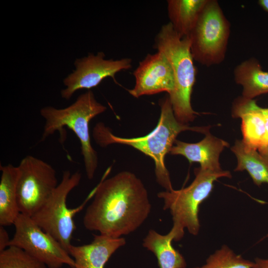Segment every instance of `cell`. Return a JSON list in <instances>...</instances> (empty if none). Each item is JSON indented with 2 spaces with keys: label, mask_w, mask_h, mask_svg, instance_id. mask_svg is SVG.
Returning <instances> with one entry per match:
<instances>
[{
  "label": "cell",
  "mask_w": 268,
  "mask_h": 268,
  "mask_svg": "<svg viewBox=\"0 0 268 268\" xmlns=\"http://www.w3.org/2000/svg\"><path fill=\"white\" fill-rule=\"evenodd\" d=\"M110 170L94 188L83 223L89 231L117 238L137 230L148 218L151 204L145 187L135 174L122 171L106 179Z\"/></svg>",
  "instance_id": "cell-1"
},
{
  "label": "cell",
  "mask_w": 268,
  "mask_h": 268,
  "mask_svg": "<svg viewBox=\"0 0 268 268\" xmlns=\"http://www.w3.org/2000/svg\"><path fill=\"white\" fill-rule=\"evenodd\" d=\"M160 115L155 128L147 134L137 137L125 138L114 135L102 123H98L93 129V135L97 143L102 147L113 143L131 146L151 158L155 164L156 181L166 191L173 190L169 173L166 167L165 158L174 145L176 138L182 132L191 131L205 134L209 126L190 127L177 121L172 104L166 96L159 101Z\"/></svg>",
  "instance_id": "cell-2"
},
{
  "label": "cell",
  "mask_w": 268,
  "mask_h": 268,
  "mask_svg": "<svg viewBox=\"0 0 268 268\" xmlns=\"http://www.w3.org/2000/svg\"><path fill=\"white\" fill-rule=\"evenodd\" d=\"M155 48L168 60L173 72L174 89L168 95L175 118L187 125L199 113L191 103V94L196 81V69L188 37L181 38L170 22L163 25L155 38Z\"/></svg>",
  "instance_id": "cell-3"
},
{
  "label": "cell",
  "mask_w": 268,
  "mask_h": 268,
  "mask_svg": "<svg viewBox=\"0 0 268 268\" xmlns=\"http://www.w3.org/2000/svg\"><path fill=\"white\" fill-rule=\"evenodd\" d=\"M106 109L96 100L93 92L88 90L65 108L46 106L40 110V115L45 120L41 139L45 140L57 131L62 132L64 127L71 130L80 141L85 171L89 180L94 178L98 164L97 153L91 142L89 123Z\"/></svg>",
  "instance_id": "cell-4"
},
{
  "label": "cell",
  "mask_w": 268,
  "mask_h": 268,
  "mask_svg": "<svg viewBox=\"0 0 268 268\" xmlns=\"http://www.w3.org/2000/svg\"><path fill=\"white\" fill-rule=\"evenodd\" d=\"M195 174L194 180L186 188L162 191L157 195L163 201V209L169 210L172 215V228L177 233L176 241L183 237L185 228L192 235L198 234L201 204L210 195L215 181L221 177H231L228 171H214L201 167L195 169Z\"/></svg>",
  "instance_id": "cell-5"
},
{
  "label": "cell",
  "mask_w": 268,
  "mask_h": 268,
  "mask_svg": "<svg viewBox=\"0 0 268 268\" xmlns=\"http://www.w3.org/2000/svg\"><path fill=\"white\" fill-rule=\"evenodd\" d=\"M81 174L79 171L71 173L66 170L62 180L51 195L31 217L44 231L56 239L67 251L76 229L73 220L75 214L83 208L88 200L93 197L94 189L83 203L75 208L67 206L69 193L79 184Z\"/></svg>",
  "instance_id": "cell-6"
},
{
  "label": "cell",
  "mask_w": 268,
  "mask_h": 268,
  "mask_svg": "<svg viewBox=\"0 0 268 268\" xmlns=\"http://www.w3.org/2000/svg\"><path fill=\"white\" fill-rule=\"evenodd\" d=\"M230 27L218 2L208 0L188 37L194 61L206 67L221 63L225 58Z\"/></svg>",
  "instance_id": "cell-7"
},
{
  "label": "cell",
  "mask_w": 268,
  "mask_h": 268,
  "mask_svg": "<svg viewBox=\"0 0 268 268\" xmlns=\"http://www.w3.org/2000/svg\"><path fill=\"white\" fill-rule=\"evenodd\" d=\"M17 167L19 210L20 213L31 217L58 186L56 172L50 164L32 155L24 157Z\"/></svg>",
  "instance_id": "cell-8"
},
{
  "label": "cell",
  "mask_w": 268,
  "mask_h": 268,
  "mask_svg": "<svg viewBox=\"0 0 268 268\" xmlns=\"http://www.w3.org/2000/svg\"><path fill=\"white\" fill-rule=\"evenodd\" d=\"M13 225L15 231L9 246L22 249L48 268H61L64 265L75 268L74 261L68 252L30 216L20 213Z\"/></svg>",
  "instance_id": "cell-9"
},
{
  "label": "cell",
  "mask_w": 268,
  "mask_h": 268,
  "mask_svg": "<svg viewBox=\"0 0 268 268\" xmlns=\"http://www.w3.org/2000/svg\"><path fill=\"white\" fill-rule=\"evenodd\" d=\"M105 54L89 53L87 57L76 59L74 65L75 69L66 77L63 82L66 88L61 90L63 98L68 100L77 90L90 89L97 86L105 78L112 77L115 81L117 72L132 67V60H106Z\"/></svg>",
  "instance_id": "cell-10"
},
{
  "label": "cell",
  "mask_w": 268,
  "mask_h": 268,
  "mask_svg": "<svg viewBox=\"0 0 268 268\" xmlns=\"http://www.w3.org/2000/svg\"><path fill=\"white\" fill-rule=\"evenodd\" d=\"M135 83L128 90L135 98L162 92L170 95L174 89V78L171 66L165 55L157 51L148 54L133 72Z\"/></svg>",
  "instance_id": "cell-11"
},
{
  "label": "cell",
  "mask_w": 268,
  "mask_h": 268,
  "mask_svg": "<svg viewBox=\"0 0 268 268\" xmlns=\"http://www.w3.org/2000/svg\"><path fill=\"white\" fill-rule=\"evenodd\" d=\"M126 243L123 237L115 238L100 234L94 235L88 244L71 245L67 252L75 263V268H104L111 256Z\"/></svg>",
  "instance_id": "cell-12"
},
{
  "label": "cell",
  "mask_w": 268,
  "mask_h": 268,
  "mask_svg": "<svg viewBox=\"0 0 268 268\" xmlns=\"http://www.w3.org/2000/svg\"><path fill=\"white\" fill-rule=\"evenodd\" d=\"M229 144L226 141L215 137L207 132L201 141L197 143H187L176 140L170 153L181 155L190 163L198 162L201 168L214 171H220L219 155Z\"/></svg>",
  "instance_id": "cell-13"
},
{
  "label": "cell",
  "mask_w": 268,
  "mask_h": 268,
  "mask_svg": "<svg viewBox=\"0 0 268 268\" xmlns=\"http://www.w3.org/2000/svg\"><path fill=\"white\" fill-rule=\"evenodd\" d=\"M233 116L241 119L243 141L248 146L258 150L266 134V120L263 108L254 99L238 98L234 102Z\"/></svg>",
  "instance_id": "cell-14"
},
{
  "label": "cell",
  "mask_w": 268,
  "mask_h": 268,
  "mask_svg": "<svg viewBox=\"0 0 268 268\" xmlns=\"http://www.w3.org/2000/svg\"><path fill=\"white\" fill-rule=\"evenodd\" d=\"M0 225L5 227L13 225L20 213L17 196L19 170L11 164L0 165Z\"/></svg>",
  "instance_id": "cell-15"
},
{
  "label": "cell",
  "mask_w": 268,
  "mask_h": 268,
  "mask_svg": "<svg viewBox=\"0 0 268 268\" xmlns=\"http://www.w3.org/2000/svg\"><path fill=\"white\" fill-rule=\"evenodd\" d=\"M176 239V232L172 228L165 235L150 229L143 240L142 246L155 255L160 268H186L184 257L172 245V241Z\"/></svg>",
  "instance_id": "cell-16"
},
{
  "label": "cell",
  "mask_w": 268,
  "mask_h": 268,
  "mask_svg": "<svg viewBox=\"0 0 268 268\" xmlns=\"http://www.w3.org/2000/svg\"><path fill=\"white\" fill-rule=\"evenodd\" d=\"M235 82L242 87V97L254 98L268 93V71H264L255 58H249L238 64L233 71Z\"/></svg>",
  "instance_id": "cell-17"
},
{
  "label": "cell",
  "mask_w": 268,
  "mask_h": 268,
  "mask_svg": "<svg viewBox=\"0 0 268 268\" xmlns=\"http://www.w3.org/2000/svg\"><path fill=\"white\" fill-rule=\"evenodd\" d=\"M207 0H167L169 22L181 38L189 36Z\"/></svg>",
  "instance_id": "cell-18"
},
{
  "label": "cell",
  "mask_w": 268,
  "mask_h": 268,
  "mask_svg": "<svg viewBox=\"0 0 268 268\" xmlns=\"http://www.w3.org/2000/svg\"><path fill=\"white\" fill-rule=\"evenodd\" d=\"M231 149L237 159L235 171L246 170L258 186L268 184V161L258 150L248 146L242 140H236Z\"/></svg>",
  "instance_id": "cell-19"
},
{
  "label": "cell",
  "mask_w": 268,
  "mask_h": 268,
  "mask_svg": "<svg viewBox=\"0 0 268 268\" xmlns=\"http://www.w3.org/2000/svg\"><path fill=\"white\" fill-rule=\"evenodd\" d=\"M254 262L236 254L226 245H223L207 258L205 263L194 268H253Z\"/></svg>",
  "instance_id": "cell-20"
},
{
  "label": "cell",
  "mask_w": 268,
  "mask_h": 268,
  "mask_svg": "<svg viewBox=\"0 0 268 268\" xmlns=\"http://www.w3.org/2000/svg\"><path fill=\"white\" fill-rule=\"evenodd\" d=\"M47 268L44 263L14 246H10L0 252V268Z\"/></svg>",
  "instance_id": "cell-21"
},
{
  "label": "cell",
  "mask_w": 268,
  "mask_h": 268,
  "mask_svg": "<svg viewBox=\"0 0 268 268\" xmlns=\"http://www.w3.org/2000/svg\"><path fill=\"white\" fill-rule=\"evenodd\" d=\"M10 240L11 239L4 227L0 225V252L9 246Z\"/></svg>",
  "instance_id": "cell-22"
},
{
  "label": "cell",
  "mask_w": 268,
  "mask_h": 268,
  "mask_svg": "<svg viewBox=\"0 0 268 268\" xmlns=\"http://www.w3.org/2000/svg\"><path fill=\"white\" fill-rule=\"evenodd\" d=\"M253 268H268V258H256Z\"/></svg>",
  "instance_id": "cell-23"
},
{
  "label": "cell",
  "mask_w": 268,
  "mask_h": 268,
  "mask_svg": "<svg viewBox=\"0 0 268 268\" xmlns=\"http://www.w3.org/2000/svg\"><path fill=\"white\" fill-rule=\"evenodd\" d=\"M263 111L265 114L266 120V134L263 141L262 147L260 148L265 147L268 145V114L265 112L263 108Z\"/></svg>",
  "instance_id": "cell-24"
},
{
  "label": "cell",
  "mask_w": 268,
  "mask_h": 268,
  "mask_svg": "<svg viewBox=\"0 0 268 268\" xmlns=\"http://www.w3.org/2000/svg\"><path fill=\"white\" fill-rule=\"evenodd\" d=\"M261 155L268 161V145L258 150Z\"/></svg>",
  "instance_id": "cell-25"
},
{
  "label": "cell",
  "mask_w": 268,
  "mask_h": 268,
  "mask_svg": "<svg viewBox=\"0 0 268 268\" xmlns=\"http://www.w3.org/2000/svg\"><path fill=\"white\" fill-rule=\"evenodd\" d=\"M258 3L265 11L268 12V0H259Z\"/></svg>",
  "instance_id": "cell-26"
},
{
  "label": "cell",
  "mask_w": 268,
  "mask_h": 268,
  "mask_svg": "<svg viewBox=\"0 0 268 268\" xmlns=\"http://www.w3.org/2000/svg\"><path fill=\"white\" fill-rule=\"evenodd\" d=\"M264 110L265 111V112H266L268 114V108H264Z\"/></svg>",
  "instance_id": "cell-27"
},
{
  "label": "cell",
  "mask_w": 268,
  "mask_h": 268,
  "mask_svg": "<svg viewBox=\"0 0 268 268\" xmlns=\"http://www.w3.org/2000/svg\"><path fill=\"white\" fill-rule=\"evenodd\" d=\"M71 268V267H69V268Z\"/></svg>",
  "instance_id": "cell-28"
}]
</instances>
